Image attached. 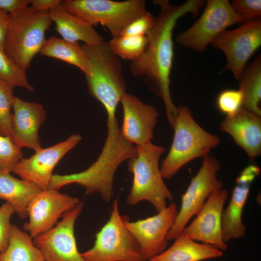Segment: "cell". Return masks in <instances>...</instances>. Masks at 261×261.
<instances>
[{"label":"cell","mask_w":261,"mask_h":261,"mask_svg":"<svg viewBox=\"0 0 261 261\" xmlns=\"http://www.w3.org/2000/svg\"><path fill=\"white\" fill-rule=\"evenodd\" d=\"M154 2L159 6L160 11L146 35L147 44L144 52L131 62L130 69L134 76L143 77L149 89L162 99L167 119L173 128L177 111L170 91L174 57L173 31L180 18L189 13L196 16L206 1L188 0L180 5L171 4L168 0Z\"/></svg>","instance_id":"cell-1"},{"label":"cell","mask_w":261,"mask_h":261,"mask_svg":"<svg viewBox=\"0 0 261 261\" xmlns=\"http://www.w3.org/2000/svg\"><path fill=\"white\" fill-rule=\"evenodd\" d=\"M136 153V147L123 139L108 136L99 156L88 168L72 174H53L48 189L58 190L75 183L84 187L86 194L98 192L104 201L109 202L114 196L113 179L116 169Z\"/></svg>","instance_id":"cell-2"},{"label":"cell","mask_w":261,"mask_h":261,"mask_svg":"<svg viewBox=\"0 0 261 261\" xmlns=\"http://www.w3.org/2000/svg\"><path fill=\"white\" fill-rule=\"evenodd\" d=\"M136 147L137 155L128 160V170L132 174L133 181L127 203L133 206L146 201L159 212L174 198L163 181L159 165L165 149L151 142Z\"/></svg>","instance_id":"cell-3"},{"label":"cell","mask_w":261,"mask_h":261,"mask_svg":"<svg viewBox=\"0 0 261 261\" xmlns=\"http://www.w3.org/2000/svg\"><path fill=\"white\" fill-rule=\"evenodd\" d=\"M81 46L91 65L90 74L85 76L88 92L102 105L107 116H116L117 105L127 93L121 61L111 50L108 41Z\"/></svg>","instance_id":"cell-4"},{"label":"cell","mask_w":261,"mask_h":261,"mask_svg":"<svg viewBox=\"0 0 261 261\" xmlns=\"http://www.w3.org/2000/svg\"><path fill=\"white\" fill-rule=\"evenodd\" d=\"M170 150L160 167L162 176L171 179L191 160L208 155L220 143L219 138L203 129L195 120L187 105L177 108Z\"/></svg>","instance_id":"cell-5"},{"label":"cell","mask_w":261,"mask_h":261,"mask_svg":"<svg viewBox=\"0 0 261 261\" xmlns=\"http://www.w3.org/2000/svg\"><path fill=\"white\" fill-rule=\"evenodd\" d=\"M52 22L48 12L38 11L30 6L10 14L4 53L26 71L42 49L46 40L45 33Z\"/></svg>","instance_id":"cell-6"},{"label":"cell","mask_w":261,"mask_h":261,"mask_svg":"<svg viewBox=\"0 0 261 261\" xmlns=\"http://www.w3.org/2000/svg\"><path fill=\"white\" fill-rule=\"evenodd\" d=\"M130 220L121 215L118 199L108 220L95 235L94 245L81 253L85 261H147L134 237L126 226Z\"/></svg>","instance_id":"cell-7"},{"label":"cell","mask_w":261,"mask_h":261,"mask_svg":"<svg viewBox=\"0 0 261 261\" xmlns=\"http://www.w3.org/2000/svg\"><path fill=\"white\" fill-rule=\"evenodd\" d=\"M61 4L70 13L93 27L99 24L109 31L112 38L146 10L144 0H64Z\"/></svg>","instance_id":"cell-8"},{"label":"cell","mask_w":261,"mask_h":261,"mask_svg":"<svg viewBox=\"0 0 261 261\" xmlns=\"http://www.w3.org/2000/svg\"><path fill=\"white\" fill-rule=\"evenodd\" d=\"M245 22L229 0H208L202 15L191 27L180 33L176 41L184 47L202 52L229 27Z\"/></svg>","instance_id":"cell-9"},{"label":"cell","mask_w":261,"mask_h":261,"mask_svg":"<svg viewBox=\"0 0 261 261\" xmlns=\"http://www.w3.org/2000/svg\"><path fill=\"white\" fill-rule=\"evenodd\" d=\"M220 169V163L216 158L209 154L203 157L201 167L181 196V207L166 236L168 241L174 240L182 232L210 195L223 188L222 182L217 177Z\"/></svg>","instance_id":"cell-10"},{"label":"cell","mask_w":261,"mask_h":261,"mask_svg":"<svg viewBox=\"0 0 261 261\" xmlns=\"http://www.w3.org/2000/svg\"><path fill=\"white\" fill-rule=\"evenodd\" d=\"M210 45L226 56V65L222 71H230L238 80L248 60L261 46V19L247 21L236 29L224 30Z\"/></svg>","instance_id":"cell-11"},{"label":"cell","mask_w":261,"mask_h":261,"mask_svg":"<svg viewBox=\"0 0 261 261\" xmlns=\"http://www.w3.org/2000/svg\"><path fill=\"white\" fill-rule=\"evenodd\" d=\"M83 206L84 202H80L65 213L53 228L33 238L45 261H85L78 250L74 232L76 220Z\"/></svg>","instance_id":"cell-12"},{"label":"cell","mask_w":261,"mask_h":261,"mask_svg":"<svg viewBox=\"0 0 261 261\" xmlns=\"http://www.w3.org/2000/svg\"><path fill=\"white\" fill-rule=\"evenodd\" d=\"M80 203L76 197L58 190H41L29 202L27 208L29 221L24 230L33 238L53 228L62 215Z\"/></svg>","instance_id":"cell-13"},{"label":"cell","mask_w":261,"mask_h":261,"mask_svg":"<svg viewBox=\"0 0 261 261\" xmlns=\"http://www.w3.org/2000/svg\"><path fill=\"white\" fill-rule=\"evenodd\" d=\"M82 140L73 134L65 140L46 148H41L29 158H23L13 172L41 190L48 189L53 171L59 160Z\"/></svg>","instance_id":"cell-14"},{"label":"cell","mask_w":261,"mask_h":261,"mask_svg":"<svg viewBox=\"0 0 261 261\" xmlns=\"http://www.w3.org/2000/svg\"><path fill=\"white\" fill-rule=\"evenodd\" d=\"M177 213L176 205L172 202L156 215L126 223L147 260L165 250L168 243L166 236Z\"/></svg>","instance_id":"cell-15"},{"label":"cell","mask_w":261,"mask_h":261,"mask_svg":"<svg viewBox=\"0 0 261 261\" xmlns=\"http://www.w3.org/2000/svg\"><path fill=\"white\" fill-rule=\"evenodd\" d=\"M228 195L227 190L224 188L210 195L196 218L182 233L193 241L225 250L227 246L222 237L221 216Z\"/></svg>","instance_id":"cell-16"},{"label":"cell","mask_w":261,"mask_h":261,"mask_svg":"<svg viewBox=\"0 0 261 261\" xmlns=\"http://www.w3.org/2000/svg\"><path fill=\"white\" fill-rule=\"evenodd\" d=\"M120 102L123 112L120 129L123 137L136 145L151 142L159 116L156 108L127 93L122 97Z\"/></svg>","instance_id":"cell-17"},{"label":"cell","mask_w":261,"mask_h":261,"mask_svg":"<svg viewBox=\"0 0 261 261\" xmlns=\"http://www.w3.org/2000/svg\"><path fill=\"white\" fill-rule=\"evenodd\" d=\"M260 173L258 166L250 164L245 167L236 178L229 203L222 213V234L225 243L244 236L246 227L242 222L243 210L249 193L250 185Z\"/></svg>","instance_id":"cell-18"},{"label":"cell","mask_w":261,"mask_h":261,"mask_svg":"<svg viewBox=\"0 0 261 261\" xmlns=\"http://www.w3.org/2000/svg\"><path fill=\"white\" fill-rule=\"evenodd\" d=\"M12 140L19 148L35 152L42 148L39 130L46 119L44 106L15 97L13 105Z\"/></svg>","instance_id":"cell-19"},{"label":"cell","mask_w":261,"mask_h":261,"mask_svg":"<svg viewBox=\"0 0 261 261\" xmlns=\"http://www.w3.org/2000/svg\"><path fill=\"white\" fill-rule=\"evenodd\" d=\"M220 129L231 136L250 160L261 155V116L241 108L233 115L227 116L220 123Z\"/></svg>","instance_id":"cell-20"},{"label":"cell","mask_w":261,"mask_h":261,"mask_svg":"<svg viewBox=\"0 0 261 261\" xmlns=\"http://www.w3.org/2000/svg\"><path fill=\"white\" fill-rule=\"evenodd\" d=\"M48 12L56 31L63 39L72 43L82 42L88 46L98 45L103 40L92 26L68 12L61 2Z\"/></svg>","instance_id":"cell-21"},{"label":"cell","mask_w":261,"mask_h":261,"mask_svg":"<svg viewBox=\"0 0 261 261\" xmlns=\"http://www.w3.org/2000/svg\"><path fill=\"white\" fill-rule=\"evenodd\" d=\"M174 244L147 261H202L221 257L222 250L210 245L198 243L181 233Z\"/></svg>","instance_id":"cell-22"},{"label":"cell","mask_w":261,"mask_h":261,"mask_svg":"<svg viewBox=\"0 0 261 261\" xmlns=\"http://www.w3.org/2000/svg\"><path fill=\"white\" fill-rule=\"evenodd\" d=\"M41 190L28 181L17 179L10 173L0 172V199L11 204L20 218H27L28 204Z\"/></svg>","instance_id":"cell-23"},{"label":"cell","mask_w":261,"mask_h":261,"mask_svg":"<svg viewBox=\"0 0 261 261\" xmlns=\"http://www.w3.org/2000/svg\"><path fill=\"white\" fill-rule=\"evenodd\" d=\"M39 54L73 65L79 68L85 76L91 73V65L88 57L78 43L70 42L52 36L46 39Z\"/></svg>","instance_id":"cell-24"},{"label":"cell","mask_w":261,"mask_h":261,"mask_svg":"<svg viewBox=\"0 0 261 261\" xmlns=\"http://www.w3.org/2000/svg\"><path fill=\"white\" fill-rule=\"evenodd\" d=\"M243 95L242 108L261 116V56L246 65L238 79Z\"/></svg>","instance_id":"cell-25"},{"label":"cell","mask_w":261,"mask_h":261,"mask_svg":"<svg viewBox=\"0 0 261 261\" xmlns=\"http://www.w3.org/2000/svg\"><path fill=\"white\" fill-rule=\"evenodd\" d=\"M26 232L12 224L8 245L0 253V261H45L41 251Z\"/></svg>","instance_id":"cell-26"},{"label":"cell","mask_w":261,"mask_h":261,"mask_svg":"<svg viewBox=\"0 0 261 261\" xmlns=\"http://www.w3.org/2000/svg\"><path fill=\"white\" fill-rule=\"evenodd\" d=\"M113 53L119 58L133 61L144 52L147 44L145 36H118L108 41Z\"/></svg>","instance_id":"cell-27"},{"label":"cell","mask_w":261,"mask_h":261,"mask_svg":"<svg viewBox=\"0 0 261 261\" xmlns=\"http://www.w3.org/2000/svg\"><path fill=\"white\" fill-rule=\"evenodd\" d=\"M0 79L12 86L14 87L24 88L29 92L34 90L27 77L26 71L16 65L0 49Z\"/></svg>","instance_id":"cell-28"},{"label":"cell","mask_w":261,"mask_h":261,"mask_svg":"<svg viewBox=\"0 0 261 261\" xmlns=\"http://www.w3.org/2000/svg\"><path fill=\"white\" fill-rule=\"evenodd\" d=\"M14 87L0 79V135L12 139V114L15 98Z\"/></svg>","instance_id":"cell-29"},{"label":"cell","mask_w":261,"mask_h":261,"mask_svg":"<svg viewBox=\"0 0 261 261\" xmlns=\"http://www.w3.org/2000/svg\"><path fill=\"white\" fill-rule=\"evenodd\" d=\"M23 158L21 148L8 136L0 135V172H13L17 163Z\"/></svg>","instance_id":"cell-30"},{"label":"cell","mask_w":261,"mask_h":261,"mask_svg":"<svg viewBox=\"0 0 261 261\" xmlns=\"http://www.w3.org/2000/svg\"><path fill=\"white\" fill-rule=\"evenodd\" d=\"M243 95L238 89H225L218 95L216 104L220 112L231 116L242 108Z\"/></svg>","instance_id":"cell-31"},{"label":"cell","mask_w":261,"mask_h":261,"mask_svg":"<svg viewBox=\"0 0 261 261\" xmlns=\"http://www.w3.org/2000/svg\"><path fill=\"white\" fill-rule=\"evenodd\" d=\"M230 3L233 10L245 22L261 19V0H233Z\"/></svg>","instance_id":"cell-32"},{"label":"cell","mask_w":261,"mask_h":261,"mask_svg":"<svg viewBox=\"0 0 261 261\" xmlns=\"http://www.w3.org/2000/svg\"><path fill=\"white\" fill-rule=\"evenodd\" d=\"M154 20L155 16L147 10L128 24L119 36H145L152 27Z\"/></svg>","instance_id":"cell-33"},{"label":"cell","mask_w":261,"mask_h":261,"mask_svg":"<svg viewBox=\"0 0 261 261\" xmlns=\"http://www.w3.org/2000/svg\"><path fill=\"white\" fill-rule=\"evenodd\" d=\"M15 211L12 205L5 202L0 207V253L7 248L12 224L10 219Z\"/></svg>","instance_id":"cell-34"},{"label":"cell","mask_w":261,"mask_h":261,"mask_svg":"<svg viewBox=\"0 0 261 261\" xmlns=\"http://www.w3.org/2000/svg\"><path fill=\"white\" fill-rule=\"evenodd\" d=\"M30 0H0V9L14 14L30 5Z\"/></svg>","instance_id":"cell-35"},{"label":"cell","mask_w":261,"mask_h":261,"mask_svg":"<svg viewBox=\"0 0 261 261\" xmlns=\"http://www.w3.org/2000/svg\"><path fill=\"white\" fill-rule=\"evenodd\" d=\"M10 21V14L0 9V49H4Z\"/></svg>","instance_id":"cell-36"},{"label":"cell","mask_w":261,"mask_h":261,"mask_svg":"<svg viewBox=\"0 0 261 261\" xmlns=\"http://www.w3.org/2000/svg\"><path fill=\"white\" fill-rule=\"evenodd\" d=\"M61 2L60 0H30V5L38 11L48 12Z\"/></svg>","instance_id":"cell-37"}]
</instances>
